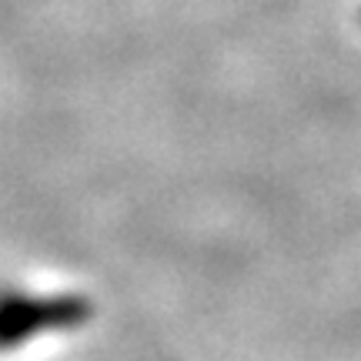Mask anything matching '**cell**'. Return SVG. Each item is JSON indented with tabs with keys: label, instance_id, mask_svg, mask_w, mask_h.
<instances>
[{
	"label": "cell",
	"instance_id": "1",
	"mask_svg": "<svg viewBox=\"0 0 361 361\" xmlns=\"http://www.w3.org/2000/svg\"><path fill=\"white\" fill-rule=\"evenodd\" d=\"M90 318V301L64 291H0V351H17L27 341L74 331Z\"/></svg>",
	"mask_w": 361,
	"mask_h": 361
}]
</instances>
